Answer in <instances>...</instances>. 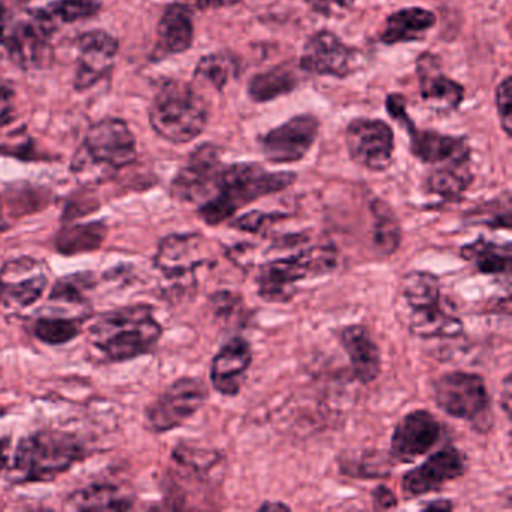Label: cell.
<instances>
[{"label": "cell", "instance_id": "3957f363", "mask_svg": "<svg viewBox=\"0 0 512 512\" xmlns=\"http://www.w3.org/2000/svg\"><path fill=\"white\" fill-rule=\"evenodd\" d=\"M163 334L149 307H127L98 317L89 340L110 361H127L145 355Z\"/></svg>", "mask_w": 512, "mask_h": 512}, {"label": "cell", "instance_id": "4dcf8cb0", "mask_svg": "<svg viewBox=\"0 0 512 512\" xmlns=\"http://www.w3.org/2000/svg\"><path fill=\"white\" fill-rule=\"evenodd\" d=\"M238 62L229 53H211L200 59L196 68V79L208 83L217 91H223L227 83L236 77Z\"/></svg>", "mask_w": 512, "mask_h": 512}, {"label": "cell", "instance_id": "c3c4849f", "mask_svg": "<svg viewBox=\"0 0 512 512\" xmlns=\"http://www.w3.org/2000/svg\"><path fill=\"white\" fill-rule=\"evenodd\" d=\"M259 511H290V506L283 502H265L259 506Z\"/></svg>", "mask_w": 512, "mask_h": 512}, {"label": "cell", "instance_id": "d6986e66", "mask_svg": "<svg viewBox=\"0 0 512 512\" xmlns=\"http://www.w3.org/2000/svg\"><path fill=\"white\" fill-rule=\"evenodd\" d=\"M253 364L250 341L241 335L230 338L212 359L211 382L215 391L226 397H236L244 388Z\"/></svg>", "mask_w": 512, "mask_h": 512}, {"label": "cell", "instance_id": "1f68e13d", "mask_svg": "<svg viewBox=\"0 0 512 512\" xmlns=\"http://www.w3.org/2000/svg\"><path fill=\"white\" fill-rule=\"evenodd\" d=\"M464 221L467 226H484L493 230L511 229L512 211L509 193L505 194V199L500 197V199L491 200L467 212Z\"/></svg>", "mask_w": 512, "mask_h": 512}, {"label": "cell", "instance_id": "681fc988", "mask_svg": "<svg viewBox=\"0 0 512 512\" xmlns=\"http://www.w3.org/2000/svg\"><path fill=\"white\" fill-rule=\"evenodd\" d=\"M5 26H7V11L0 5V40L4 38Z\"/></svg>", "mask_w": 512, "mask_h": 512}, {"label": "cell", "instance_id": "ee69618b", "mask_svg": "<svg viewBox=\"0 0 512 512\" xmlns=\"http://www.w3.org/2000/svg\"><path fill=\"white\" fill-rule=\"evenodd\" d=\"M371 499L376 509H395L398 506L397 496L386 485H377L371 493Z\"/></svg>", "mask_w": 512, "mask_h": 512}, {"label": "cell", "instance_id": "6da1fadb", "mask_svg": "<svg viewBox=\"0 0 512 512\" xmlns=\"http://www.w3.org/2000/svg\"><path fill=\"white\" fill-rule=\"evenodd\" d=\"M295 181L293 172H268L256 163L226 166L214 196L199 206L200 220L209 227L220 226L232 220L241 209L287 190Z\"/></svg>", "mask_w": 512, "mask_h": 512}, {"label": "cell", "instance_id": "7dc6e473", "mask_svg": "<svg viewBox=\"0 0 512 512\" xmlns=\"http://www.w3.org/2000/svg\"><path fill=\"white\" fill-rule=\"evenodd\" d=\"M422 509L424 511H451V509H454V503L448 499L430 500L422 506Z\"/></svg>", "mask_w": 512, "mask_h": 512}, {"label": "cell", "instance_id": "f546056e", "mask_svg": "<svg viewBox=\"0 0 512 512\" xmlns=\"http://www.w3.org/2000/svg\"><path fill=\"white\" fill-rule=\"evenodd\" d=\"M70 503L74 509H83V511H122L131 506L130 500L110 485L85 488L80 493L74 494Z\"/></svg>", "mask_w": 512, "mask_h": 512}, {"label": "cell", "instance_id": "2e32d148", "mask_svg": "<svg viewBox=\"0 0 512 512\" xmlns=\"http://www.w3.org/2000/svg\"><path fill=\"white\" fill-rule=\"evenodd\" d=\"M53 17L47 13L32 14L19 23L7 40L14 64L25 70L43 68L52 61Z\"/></svg>", "mask_w": 512, "mask_h": 512}, {"label": "cell", "instance_id": "5bb4252c", "mask_svg": "<svg viewBox=\"0 0 512 512\" xmlns=\"http://www.w3.org/2000/svg\"><path fill=\"white\" fill-rule=\"evenodd\" d=\"M319 119L316 116H295L274 128L260 139V148L272 164H292L304 160L319 136Z\"/></svg>", "mask_w": 512, "mask_h": 512}, {"label": "cell", "instance_id": "ab89813d", "mask_svg": "<svg viewBox=\"0 0 512 512\" xmlns=\"http://www.w3.org/2000/svg\"><path fill=\"white\" fill-rule=\"evenodd\" d=\"M497 115H499L500 125L505 131L506 136L512 134V77H506L496 91Z\"/></svg>", "mask_w": 512, "mask_h": 512}, {"label": "cell", "instance_id": "d4e9b609", "mask_svg": "<svg viewBox=\"0 0 512 512\" xmlns=\"http://www.w3.org/2000/svg\"><path fill=\"white\" fill-rule=\"evenodd\" d=\"M436 25V16L424 8H406L386 20L380 40L388 46L421 40Z\"/></svg>", "mask_w": 512, "mask_h": 512}, {"label": "cell", "instance_id": "5b68a950", "mask_svg": "<svg viewBox=\"0 0 512 512\" xmlns=\"http://www.w3.org/2000/svg\"><path fill=\"white\" fill-rule=\"evenodd\" d=\"M149 121L155 133L167 142L190 143L208 124V106L190 85L166 83L152 101Z\"/></svg>", "mask_w": 512, "mask_h": 512}, {"label": "cell", "instance_id": "44dd1931", "mask_svg": "<svg viewBox=\"0 0 512 512\" xmlns=\"http://www.w3.org/2000/svg\"><path fill=\"white\" fill-rule=\"evenodd\" d=\"M338 341L349 358L353 376L362 385L373 383L382 373V355L367 326H343L337 332Z\"/></svg>", "mask_w": 512, "mask_h": 512}, {"label": "cell", "instance_id": "f35d334b", "mask_svg": "<svg viewBox=\"0 0 512 512\" xmlns=\"http://www.w3.org/2000/svg\"><path fill=\"white\" fill-rule=\"evenodd\" d=\"M284 218H286L284 214H265V212L262 211H253L241 215V217L232 218V220H230V227L239 230V232L259 235L266 227L277 223V221L284 220Z\"/></svg>", "mask_w": 512, "mask_h": 512}, {"label": "cell", "instance_id": "83f0119b", "mask_svg": "<svg viewBox=\"0 0 512 512\" xmlns=\"http://www.w3.org/2000/svg\"><path fill=\"white\" fill-rule=\"evenodd\" d=\"M373 212V242L382 256L389 257L397 253L403 241L400 221L391 208L382 200L371 203Z\"/></svg>", "mask_w": 512, "mask_h": 512}, {"label": "cell", "instance_id": "d6a6232c", "mask_svg": "<svg viewBox=\"0 0 512 512\" xmlns=\"http://www.w3.org/2000/svg\"><path fill=\"white\" fill-rule=\"evenodd\" d=\"M80 334V320L76 317H43L35 325L38 340L50 346H58Z\"/></svg>", "mask_w": 512, "mask_h": 512}, {"label": "cell", "instance_id": "7bdbcfd3", "mask_svg": "<svg viewBox=\"0 0 512 512\" xmlns=\"http://www.w3.org/2000/svg\"><path fill=\"white\" fill-rule=\"evenodd\" d=\"M16 116V95L13 89L0 85V128L7 127Z\"/></svg>", "mask_w": 512, "mask_h": 512}, {"label": "cell", "instance_id": "8992f818", "mask_svg": "<svg viewBox=\"0 0 512 512\" xmlns=\"http://www.w3.org/2000/svg\"><path fill=\"white\" fill-rule=\"evenodd\" d=\"M434 401L446 415L469 422L478 433H488L494 416L484 377L470 371H448L433 383Z\"/></svg>", "mask_w": 512, "mask_h": 512}, {"label": "cell", "instance_id": "8fae6325", "mask_svg": "<svg viewBox=\"0 0 512 512\" xmlns=\"http://www.w3.org/2000/svg\"><path fill=\"white\" fill-rule=\"evenodd\" d=\"M350 158L370 172H385L394 157V133L380 119H355L346 130Z\"/></svg>", "mask_w": 512, "mask_h": 512}, {"label": "cell", "instance_id": "74e56055", "mask_svg": "<svg viewBox=\"0 0 512 512\" xmlns=\"http://www.w3.org/2000/svg\"><path fill=\"white\" fill-rule=\"evenodd\" d=\"M86 277H70L59 281L53 289L50 299L61 304L86 305Z\"/></svg>", "mask_w": 512, "mask_h": 512}, {"label": "cell", "instance_id": "7a4b0ae2", "mask_svg": "<svg viewBox=\"0 0 512 512\" xmlns=\"http://www.w3.org/2000/svg\"><path fill=\"white\" fill-rule=\"evenodd\" d=\"M338 265V251L332 244L296 247L283 257H275L259 266L257 293L269 304H287L304 281L331 274Z\"/></svg>", "mask_w": 512, "mask_h": 512}, {"label": "cell", "instance_id": "bcb514c9", "mask_svg": "<svg viewBox=\"0 0 512 512\" xmlns=\"http://www.w3.org/2000/svg\"><path fill=\"white\" fill-rule=\"evenodd\" d=\"M502 406L506 418H509L511 415V374H506L505 380H503Z\"/></svg>", "mask_w": 512, "mask_h": 512}, {"label": "cell", "instance_id": "f907efd6", "mask_svg": "<svg viewBox=\"0 0 512 512\" xmlns=\"http://www.w3.org/2000/svg\"><path fill=\"white\" fill-rule=\"evenodd\" d=\"M5 448H7V442H0V470L5 464Z\"/></svg>", "mask_w": 512, "mask_h": 512}, {"label": "cell", "instance_id": "60d3db41", "mask_svg": "<svg viewBox=\"0 0 512 512\" xmlns=\"http://www.w3.org/2000/svg\"><path fill=\"white\" fill-rule=\"evenodd\" d=\"M175 458L185 466L194 467L196 470H209L220 460V455L214 451H203V449L179 448L175 451Z\"/></svg>", "mask_w": 512, "mask_h": 512}, {"label": "cell", "instance_id": "f1b7e54d", "mask_svg": "<svg viewBox=\"0 0 512 512\" xmlns=\"http://www.w3.org/2000/svg\"><path fill=\"white\" fill-rule=\"evenodd\" d=\"M296 85H298L296 74L289 67L280 65L254 76L248 86V95L256 103H266L290 94Z\"/></svg>", "mask_w": 512, "mask_h": 512}, {"label": "cell", "instance_id": "ffe728a7", "mask_svg": "<svg viewBox=\"0 0 512 512\" xmlns=\"http://www.w3.org/2000/svg\"><path fill=\"white\" fill-rule=\"evenodd\" d=\"M202 235L199 233H184L170 235L161 241L158 247L155 266L169 280H193L196 269L206 262L200 250Z\"/></svg>", "mask_w": 512, "mask_h": 512}, {"label": "cell", "instance_id": "9a60e30c", "mask_svg": "<svg viewBox=\"0 0 512 512\" xmlns=\"http://www.w3.org/2000/svg\"><path fill=\"white\" fill-rule=\"evenodd\" d=\"M85 154L100 167L122 169L136 160V139L124 121L106 119L86 134Z\"/></svg>", "mask_w": 512, "mask_h": 512}, {"label": "cell", "instance_id": "816d5d0a", "mask_svg": "<svg viewBox=\"0 0 512 512\" xmlns=\"http://www.w3.org/2000/svg\"><path fill=\"white\" fill-rule=\"evenodd\" d=\"M5 229L4 214H2V205H0V230Z\"/></svg>", "mask_w": 512, "mask_h": 512}, {"label": "cell", "instance_id": "7c38bea8", "mask_svg": "<svg viewBox=\"0 0 512 512\" xmlns=\"http://www.w3.org/2000/svg\"><path fill=\"white\" fill-rule=\"evenodd\" d=\"M49 286V272L40 260L20 257L0 269V304L22 310L40 301Z\"/></svg>", "mask_w": 512, "mask_h": 512}, {"label": "cell", "instance_id": "e575fe53", "mask_svg": "<svg viewBox=\"0 0 512 512\" xmlns=\"http://www.w3.org/2000/svg\"><path fill=\"white\" fill-rule=\"evenodd\" d=\"M209 307L221 322L229 325H236V323L244 325L247 322L248 308L241 293L220 290L209 298Z\"/></svg>", "mask_w": 512, "mask_h": 512}, {"label": "cell", "instance_id": "836d02e7", "mask_svg": "<svg viewBox=\"0 0 512 512\" xmlns=\"http://www.w3.org/2000/svg\"><path fill=\"white\" fill-rule=\"evenodd\" d=\"M106 229L101 224L74 227L61 233L58 239L59 250L64 253H80V251L95 250L103 242Z\"/></svg>", "mask_w": 512, "mask_h": 512}, {"label": "cell", "instance_id": "4316f807", "mask_svg": "<svg viewBox=\"0 0 512 512\" xmlns=\"http://www.w3.org/2000/svg\"><path fill=\"white\" fill-rule=\"evenodd\" d=\"M473 176L464 163H449L434 169L425 178V190L431 196L440 197L446 202L460 200L472 185Z\"/></svg>", "mask_w": 512, "mask_h": 512}, {"label": "cell", "instance_id": "ac0fdd59", "mask_svg": "<svg viewBox=\"0 0 512 512\" xmlns=\"http://www.w3.org/2000/svg\"><path fill=\"white\" fill-rule=\"evenodd\" d=\"M118 52V41L107 32L92 31L82 35L74 77L77 91H86L106 77L115 65Z\"/></svg>", "mask_w": 512, "mask_h": 512}, {"label": "cell", "instance_id": "603a6c76", "mask_svg": "<svg viewBox=\"0 0 512 512\" xmlns=\"http://www.w3.org/2000/svg\"><path fill=\"white\" fill-rule=\"evenodd\" d=\"M410 151L416 160L431 166L464 163L469 155V149L463 139L434 131H413Z\"/></svg>", "mask_w": 512, "mask_h": 512}, {"label": "cell", "instance_id": "d590c367", "mask_svg": "<svg viewBox=\"0 0 512 512\" xmlns=\"http://www.w3.org/2000/svg\"><path fill=\"white\" fill-rule=\"evenodd\" d=\"M391 458L383 457L377 452H368L365 454L358 464L353 461H344L341 464V470L347 475H352L353 478H386L389 475V466H391Z\"/></svg>", "mask_w": 512, "mask_h": 512}, {"label": "cell", "instance_id": "9c48e42d", "mask_svg": "<svg viewBox=\"0 0 512 512\" xmlns=\"http://www.w3.org/2000/svg\"><path fill=\"white\" fill-rule=\"evenodd\" d=\"M224 167L217 146H200L188 157L185 166L173 179V197L179 202L203 205L214 196Z\"/></svg>", "mask_w": 512, "mask_h": 512}, {"label": "cell", "instance_id": "52a82bcc", "mask_svg": "<svg viewBox=\"0 0 512 512\" xmlns=\"http://www.w3.org/2000/svg\"><path fill=\"white\" fill-rule=\"evenodd\" d=\"M85 454L73 434L46 430L26 437L16 452V473L20 481H47L67 472Z\"/></svg>", "mask_w": 512, "mask_h": 512}, {"label": "cell", "instance_id": "b9f144b4", "mask_svg": "<svg viewBox=\"0 0 512 512\" xmlns=\"http://www.w3.org/2000/svg\"><path fill=\"white\" fill-rule=\"evenodd\" d=\"M305 4L319 16L335 19L349 13L355 5V0H305Z\"/></svg>", "mask_w": 512, "mask_h": 512}, {"label": "cell", "instance_id": "cb8c5ba5", "mask_svg": "<svg viewBox=\"0 0 512 512\" xmlns=\"http://www.w3.org/2000/svg\"><path fill=\"white\" fill-rule=\"evenodd\" d=\"M419 86L425 103L436 110H454L464 98V89L460 83L434 70L431 56H424L419 61Z\"/></svg>", "mask_w": 512, "mask_h": 512}, {"label": "cell", "instance_id": "e0dca14e", "mask_svg": "<svg viewBox=\"0 0 512 512\" xmlns=\"http://www.w3.org/2000/svg\"><path fill=\"white\" fill-rule=\"evenodd\" d=\"M359 53L332 32H317L308 38L301 55L302 70L317 76H349L358 67Z\"/></svg>", "mask_w": 512, "mask_h": 512}, {"label": "cell", "instance_id": "277c9868", "mask_svg": "<svg viewBox=\"0 0 512 512\" xmlns=\"http://www.w3.org/2000/svg\"><path fill=\"white\" fill-rule=\"evenodd\" d=\"M401 295L409 308L407 326L415 337L455 338L463 332V322L445 307L440 280L431 272H409L401 283Z\"/></svg>", "mask_w": 512, "mask_h": 512}, {"label": "cell", "instance_id": "7402d4cb", "mask_svg": "<svg viewBox=\"0 0 512 512\" xmlns=\"http://www.w3.org/2000/svg\"><path fill=\"white\" fill-rule=\"evenodd\" d=\"M194 40V23L190 10L185 5H170L164 11L157 29L158 58L181 55L190 49Z\"/></svg>", "mask_w": 512, "mask_h": 512}, {"label": "cell", "instance_id": "30bf717a", "mask_svg": "<svg viewBox=\"0 0 512 512\" xmlns=\"http://www.w3.org/2000/svg\"><path fill=\"white\" fill-rule=\"evenodd\" d=\"M467 472L466 454L452 445L443 446L431 454L421 466L413 467L401 479V491L406 499H418L437 493L449 482L457 481Z\"/></svg>", "mask_w": 512, "mask_h": 512}, {"label": "cell", "instance_id": "ba28073f", "mask_svg": "<svg viewBox=\"0 0 512 512\" xmlns=\"http://www.w3.org/2000/svg\"><path fill=\"white\" fill-rule=\"evenodd\" d=\"M208 400L205 383L193 377L176 380L146 410V422L155 433H166L193 418Z\"/></svg>", "mask_w": 512, "mask_h": 512}, {"label": "cell", "instance_id": "f6af8a7d", "mask_svg": "<svg viewBox=\"0 0 512 512\" xmlns=\"http://www.w3.org/2000/svg\"><path fill=\"white\" fill-rule=\"evenodd\" d=\"M241 0H190V4L199 10H218V8L233 7Z\"/></svg>", "mask_w": 512, "mask_h": 512}, {"label": "cell", "instance_id": "484cf974", "mask_svg": "<svg viewBox=\"0 0 512 512\" xmlns=\"http://www.w3.org/2000/svg\"><path fill=\"white\" fill-rule=\"evenodd\" d=\"M460 254L479 274L508 275L511 271V245L508 242L497 244V242L479 238L463 245Z\"/></svg>", "mask_w": 512, "mask_h": 512}, {"label": "cell", "instance_id": "8d00e7d4", "mask_svg": "<svg viewBox=\"0 0 512 512\" xmlns=\"http://www.w3.org/2000/svg\"><path fill=\"white\" fill-rule=\"evenodd\" d=\"M100 10L101 0H58L50 8V16L64 23H76L95 16Z\"/></svg>", "mask_w": 512, "mask_h": 512}, {"label": "cell", "instance_id": "4fadbf2b", "mask_svg": "<svg viewBox=\"0 0 512 512\" xmlns=\"http://www.w3.org/2000/svg\"><path fill=\"white\" fill-rule=\"evenodd\" d=\"M442 424L433 413L415 409L395 425L389 458L395 464H409L427 455L439 443Z\"/></svg>", "mask_w": 512, "mask_h": 512}]
</instances>
